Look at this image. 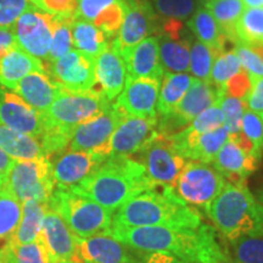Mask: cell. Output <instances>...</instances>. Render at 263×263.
<instances>
[{
	"instance_id": "obj_1",
	"label": "cell",
	"mask_w": 263,
	"mask_h": 263,
	"mask_svg": "<svg viewBox=\"0 0 263 263\" xmlns=\"http://www.w3.org/2000/svg\"><path fill=\"white\" fill-rule=\"evenodd\" d=\"M111 235L139 254L163 252L185 263H218L228 261L216 230L201 224L196 229L168 227H111Z\"/></svg>"
},
{
	"instance_id": "obj_2",
	"label": "cell",
	"mask_w": 263,
	"mask_h": 263,
	"mask_svg": "<svg viewBox=\"0 0 263 263\" xmlns=\"http://www.w3.org/2000/svg\"><path fill=\"white\" fill-rule=\"evenodd\" d=\"M201 224L200 213L184 202L173 188L155 184L118 207L112 215L111 227L196 229Z\"/></svg>"
},
{
	"instance_id": "obj_3",
	"label": "cell",
	"mask_w": 263,
	"mask_h": 263,
	"mask_svg": "<svg viewBox=\"0 0 263 263\" xmlns=\"http://www.w3.org/2000/svg\"><path fill=\"white\" fill-rule=\"evenodd\" d=\"M154 185L143 164L133 157L110 156L72 190L115 212L132 197Z\"/></svg>"
},
{
	"instance_id": "obj_4",
	"label": "cell",
	"mask_w": 263,
	"mask_h": 263,
	"mask_svg": "<svg viewBox=\"0 0 263 263\" xmlns=\"http://www.w3.org/2000/svg\"><path fill=\"white\" fill-rule=\"evenodd\" d=\"M206 213L230 241L242 236H263V206L250 192L246 182H227Z\"/></svg>"
},
{
	"instance_id": "obj_5",
	"label": "cell",
	"mask_w": 263,
	"mask_h": 263,
	"mask_svg": "<svg viewBox=\"0 0 263 263\" xmlns=\"http://www.w3.org/2000/svg\"><path fill=\"white\" fill-rule=\"evenodd\" d=\"M48 205L78 238L111 234L114 212L76 190L55 189Z\"/></svg>"
},
{
	"instance_id": "obj_6",
	"label": "cell",
	"mask_w": 263,
	"mask_h": 263,
	"mask_svg": "<svg viewBox=\"0 0 263 263\" xmlns=\"http://www.w3.org/2000/svg\"><path fill=\"white\" fill-rule=\"evenodd\" d=\"M110 104L111 101L95 90L73 93L62 89L50 107L41 114L44 130H58L71 137L78 124L98 116Z\"/></svg>"
},
{
	"instance_id": "obj_7",
	"label": "cell",
	"mask_w": 263,
	"mask_h": 263,
	"mask_svg": "<svg viewBox=\"0 0 263 263\" xmlns=\"http://www.w3.org/2000/svg\"><path fill=\"white\" fill-rule=\"evenodd\" d=\"M224 95V89H219L209 81L194 78L188 91L172 112L157 118V132L166 137L179 133L202 111L221 103Z\"/></svg>"
},
{
	"instance_id": "obj_8",
	"label": "cell",
	"mask_w": 263,
	"mask_h": 263,
	"mask_svg": "<svg viewBox=\"0 0 263 263\" xmlns=\"http://www.w3.org/2000/svg\"><path fill=\"white\" fill-rule=\"evenodd\" d=\"M5 185L21 202L48 203L55 190L50 160H15Z\"/></svg>"
},
{
	"instance_id": "obj_9",
	"label": "cell",
	"mask_w": 263,
	"mask_h": 263,
	"mask_svg": "<svg viewBox=\"0 0 263 263\" xmlns=\"http://www.w3.org/2000/svg\"><path fill=\"white\" fill-rule=\"evenodd\" d=\"M133 157L145 168L149 178L155 184L174 188L177 178L186 161L174 147L168 137L156 132Z\"/></svg>"
},
{
	"instance_id": "obj_10",
	"label": "cell",
	"mask_w": 263,
	"mask_h": 263,
	"mask_svg": "<svg viewBox=\"0 0 263 263\" xmlns=\"http://www.w3.org/2000/svg\"><path fill=\"white\" fill-rule=\"evenodd\" d=\"M227 180L211 163L189 161L174 184V192L184 202L206 211L217 195L222 192Z\"/></svg>"
},
{
	"instance_id": "obj_11",
	"label": "cell",
	"mask_w": 263,
	"mask_h": 263,
	"mask_svg": "<svg viewBox=\"0 0 263 263\" xmlns=\"http://www.w3.org/2000/svg\"><path fill=\"white\" fill-rule=\"evenodd\" d=\"M126 117L127 115L116 104H110L98 116L78 124L74 128L67 150L95 151L108 157V140L118 124Z\"/></svg>"
},
{
	"instance_id": "obj_12",
	"label": "cell",
	"mask_w": 263,
	"mask_h": 263,
	"mask_svg": "<svg viewBox=\"0 0 263 263\" xmlns=\"http://www.w3.org/2000/svg\"><path fill=\"white\" fill-rule=\"evenodd\" d=\"M49 65L51 80L60 85L62 89L73 93L95 90L97 77L94 58L82 51L71 50Z\"/></svg>"
},
{
	"instance_id": "obj_13",
	"label": "cell",
	"mask_w": 263,
	"mask_h": 263,
	"mask_svg": "<svg viewBox=\"0 0 263 263\" xmlns=\"http://www.w3.org/2000/svg\"><path fill=\"white\" fill-rule=\"evenodd\" d=\"M126 4L122 25L118 29L116 39L111 44L120 55L161 29L159 16L147 0H132L126 2Z\"/></svg>"
},
{
	"instance_id": "obj_14",
	"label": "cell",
	"mask_w": 263,
	"mask_h": 263,
	"mask_svg": "<svg viewBox=\"0 0 263 263\" xmlns=\"http://www.w3.org/2000/svg\"><path fill=\"white\" fill-rule=\"evenodd\" d=\"M12 32L25 51L39 60H47L52 39V15L34 6L20 16Z\"/></svg>"
},
{
	"instance_id": "obj_15",
	"label": "cell",
	"mask_w": 263,
	"mask_h": 263,
	"mask_svg": "<svg viewBox=\"0 0 263 263\" xmlns=\"http://www.w3.org/2000/svg\"><path fill=\"white\" fill-rule=\"evenodd\" d=\"M108 159L95 151H71L51 157V173L55 189H73Z\"/></svg>"
},
{
	"instance_id": "obj_16",
	"label": "cell",
	"mask_w": 263,
	"mask_h": 263,
	"mask_svg": "<svg viewBox=\"0 0 263 263\" xmlns=\"http://www.w3.org/2000/svg\"><path fill=\"white\" fill-rule=\"evenodd\" d=\"M130 250L111 234L76 236V251L71 259L88 263H143Z\"/></svg>"
},
{
	"instance_id": "obj_17",
	"label": "cell",
	"mask_w": 263,
	"mask_h": 263,
	"mask_svg": "<svg viewBox=\"0 0 263 263\" xmlns=\"http://www.w3.org/2000/svg\"><path fill=\"white\" fill-rule=\"evenodd\" d=\"M161 81L151 78H126L123 90L117 97L116 104L127 116L157 118Z\"/></svg>"
},
{
	"instance_id": "obj_18",
	"label": "cell",
	"mask_w": 263,
	"mask_h": 263,
	"mask_svg": "<svg viewBox=\"0 0 263 263\" xmlns=\"http://www.w3.org/2000/svg\"><path fill=\"white\" fill-rule=\"evenodd\" d=\"M157 132V118L127 116L118 124L107 144L110 156H132Z\"/></svg>"
},
{
	"instance_id": "obj_19",
	"label": "cell",
	"mask_w": 263,
	"mask_h": 263,
	"mask_svg": "<svg viewBox=\"0 0 263 263\" xmlns=\"http://www.w3.org/2000/svg\"><path fill=\"white\" fill-rule=\"evenodd\" d=\"M0 123L34 138L44 132L42 115L32 108L17 94L0 85Z\"/></svg>"
},
{
	"instance_id": "obj_20",
	"label": "cell",
	"mask_w": 263,
	"mask_h": 263,
	"mask_svg": "<svg viewBox=\"0 0 263 263\" xmlns=\"http://www.w3.org/2000/svg\"><path fill=\"white\" fill-rule=\"evenodd\" d=\"M95 90L108 101L116 99L123 90L127 78V68L122 57L112 45H108L95 59Z\"/></svg>"
},
{
	"instance_id": "obj_21",
	"label": "cell",
	"mask_w": 263,
	"mask_h": 263,
	"mask_svg": "<svg viewBox=\"0 0 263 263\" xmlns=\"http://www.w3.org/2000/svg\"><path fill=\"white\" fill-rule=\"evenodd\" d=\"M126 65L127 78H151L162 81L164 71L160 62L159 39L147 37L121 54Z\"/></svg>"
},
{
	"instance_id": "obj_22",
	"label": "cell",
	"mask_w": 263,
	"mask_h": 263,
	"mask_svg": "<svg viewBox=\"0 0 263 263\" xmlns=\"http://www.w3.org/2000/svg\"><path fill=\"white\" fill-rule=\"evenodd\" d=\"M39 240L54 263L67 261L73 257L76 251V235L66 226L64 219L50 207L43 221Z\"/></svg>"
},
{
	"instance_id": "obj_23",
	"label": "cell",
	"mask_w": 263,
	"mask_h": 263,
	"mask_svg": "<svg viewBox=\"0 0 263 263\" xmlns=\"http://www.w3.org/2000/svg\"><path fill=\"white\" fill-rule=\"evenodd\" d=\"M257 161L232 139H228L211 164L223 174L227 182L238 184L246 182V178L257 167Z\"/></svg>"
},
{
	"instance_id": "obj_24",
	"label": "cell",
	"mask_w": 263,
	"mask_h": 263,
	"mask_svg": "<svg viewBox=\"0 0 263 263\" xmlns=\"http://www.w3.org/2000/svg\"><path fill=\"white\" fill-rule=\"evenodd\" d=\"M31 73H45L44 64L32 57L20 45L10 48L0 54V85L14 90L22 78Z\"/></svg>"
},
{
	"instance_id": "obj_25",
	"label": "cell",
	"mask_w": 263,
	"mask_h": 263,
	"mask_svg": "<svg viewBox=\"0 0 263 263\" xmlns=\"http://www.w3.org/2000/svg\"><path fill=\"white\" fill-rule=\"evenodd\" d=\"M61 90L60 85L45 73H31L22 78L12 91L32 108L43 114L50 107Z\"/></svg>"
},
{
	"instance_id": "obj_26",
	"label": "cell",
	"mask_w": 263,
	"mask_h": 263,
	"mask_svg": "<svg viewBox=\"0 0 263 263\" xmlns=\"http://www.w3.org/2000/svg\"><path fill=\"white\" fill-rule=\"evenodd\" d=\"M171 139V138H170ZM229 139V133L224 127H218L216 129L200 134L192 140L174 141V147L184 159L190 161H199L203 163H212L221 147Z\"/></svg>"
},
{
	"instance_id": "obj_27",
	"label": "cell",
	"mask_w": 263,
	"mask_h": 263,
	"mask_svg": "<svg viewBox=\"0 0 263 263\" xmlns=\"http://www.w3.org/2000/svg\"><path fill=\"white\" fill-rule=\"evenodd\" d=\"M0 149L15 160H34L47 157L41 140L0 123Z\"/></svg>"
},
{
	"instance_id": "obj_28",
	"label": "cell",
	"mask_w": 263,
	"mask_h": 263,
	"mask_svg": "<svg viewBox=\"0 0 263 263\" xmlns=\"http://www.w3.org/2000/svg\"><path fill=\"white\" fill-rule=\"evenodd\" d=\"M159 52L160 62L164 72L185 73L190 65V45L185 39H173L160 34Z\"/></svg>"
},
{
	"instance_id": "obj_29",
	"label": "cell",
	"mask_w": 263,
	"mask_h": 263,
	"mask_svg": "<svg viewBox=\"0 0 263 263\" xmlns=\"http://www.w3.org/2000/svg\"><path fill=\"white\" fill-rule=\"evenodd\" d=\"M186 26L200 42L216 52L217 57L224 51L226 37L205 6L197 8L189 21L186 22Z\"/></svg>"
},
{
	"instance_id": "obj_30",
	"label": "cell",
	"mask_w": 263,
	"mask_h": 263,
	"mask_svg": "<svg viewBox=\"0 0 263 263\" xmlns=\"http://www.w3.org/2000/svg\"><path fill=\"white\" fill-rule=\"evenodd\" d=\"M48 203L38 201H25L22 202V218L21 222L10 239L11 244H28V242L38 240L41 234L43 221L47 210Z\"/></svg>"
},
{
	"instance_id": "obj_31",
	"label": "cell",
	"mask_w": 263,
	"mask_h": 263,
	"mask_svg": "<svg viewBox=\"0 0 263 263\" xmlns=\"http://www.w3.org/2000/svg\"><path fill=\"white\" fill-rule=\"evenodd\" d=\"M194 77L188 73L164 72L157 100V116L172 112L190 88Z\"/></svg>"
},
{
	"instance_id": "obj_32",
	"label": "cell",
	"mask_w": 263,
	"mask_h": 263,
	"mask_svg": "<svg viewBox=\"0 0 263 263\" xmlns=\"http://www.w3.org/2000/svg\"><path fill=\"white\" fill-rule=\"evenodd\" d=\"M72 42L78 51L97 59L108 47L107 38L94 24L74 17L71 26Z\"/></svg>"
},
{
	"instance_id": "obj_33",
	"label": "cell",
	"mask_w": 263,
	"mask_h": 263,
	"mask_svg": "<svg viewBox=\"0 0 263 263\" xmlns=\"http://www.w3.org/2000/svg\"><path fill=\"white\" fill-rule=\"evenodd\" d=\"M203 5L215 18L223 35L236 42L235 26L245 10L241 0H207Z\"/></svg>"
},
{
	"instance_id": "obj_34",
	"label": "cell",
	"mask_w": 263,
	"mask_h": 263,
	"mask_svg": "<svg viewBox=\"0 0 263 263\" xmlns=\"http://www.w3.org/2000/svg\"><path fill=\"white\" fill-rule=\"evenodd\" d=\"M22 218V202L6 185L0 186V240H10Z\"/></svg>"
},
{
	"instance_id": "obj_35",
	"label": "cell",
	"mask_w": 263,
	"mask_h": 263,
	"mask_svg": "<svg viewBox=\"0 0 263 263\" xmlns=\"http://www.w3.org/2000/svg\"><path fill=\"white\" fill-rule=\"evenodd\" d=\"M236 41L263 47V8H248L235 26Z\"/></svg>"
},
{
	"instance_id": "obj_36",
	"label": "cell",
	"mask_w": 263,
	"mask_h": 263,
	"mask_svg": "<svg viewBox=\"0 0 263 263\" xmlns=\"http://www.w3.org/2000/svg\"><path fill=\"white\" fill-rule=\"evenodd\" d=\"M223 123H224V115H223L222 108L219 107V104H216L212 105L211 107L206 108L199 116L194 118L185 129L168 138L174 141L192 140L194 138L199 137L200 134L222 127Z\"/></svg>"
},
{
	"instance_id": "obj_37",
	"label": "cell",
	"mask_w": 263,
	"mask_h": 263,
	"mask_svg": "<svg viewBox=\"0 0 263 263\" xmlns=\"http://www.w3.org/2000/svg\"><path fill=\"white\" fill-rule=\"evenodd\" d=\"M74 16L52 15V39L48 62H54L72 50V32L71 26Z\"/></svg>"
},
{
	"instance_id": "obj_38",
	"label": "cell",
	"mask_w": 263,
	"mask_h": 263,
	"mask_svg": "<svg viewBox=\"0 0 263 263\" xmlns=\"http://www.w3.org/2000/svg\"><path fill=\"white\" fill-rule=\"evenodd\" d=\"M241 70V64L234 50L223 51L213 61L209 82L219 89H224L227 82Z\"/></svg>"
},
{
	"instance_id": "obj_39",
	"label": "cell",
	"mask_w": 263,
	"mask_h": 263,
	"mask_svg": "<svg viewBox=\"0 0 263 263\" xmlns=\"http://www.w3.org/2000/svg\"><path fill=\"white\" fill-rule=\"evenodd\" d=\"M217 54L211 48L207 47L200 41H195L190 48V65L189 71L194 78L201 81H209L213 61Z\"/></svg>"
},
{
	"instance_id": "obj_40",
	"label": "cell",
	"mask_w": 263,
	"mask_h": 263,
	"mask_svg": "<svg viewBox=\"0 0 263 263\" xmlns=\"http://www.w3.org/2000/svg\"><path fill=\"white\" fill-rule=\"evenodd\" d=\"M197 10V0H154V11L163 20L184 21Z\"/></svg>"
},
{
	"instance_id": "obj_41",
	"label": "cell",
	"mask_w": 263,
	"mask_h": 263,
	"mask_svg": "<svg viewBox=\"0 0 263 263\" xmlns=\"http://www.w3.org/2000/svg\"><path fill=\"white\" fill-rule=\"evenodd\" d=\"M234 52L241 67L248 72L250 80L263 77V47H252L245 43L234 42Z\"/></svg>"
},
{
	"instance_id": "obj_42",
	"label": "cell",
	"mask_w": 263,
	"mask_h": 263,
	"mask_svg": "<svg viewBox=\"0 0 263 263\" xmlns=\"http://www.w3.org/2000/svg\"><path fill=\"white\" fill-rule=\"evenodd\" d=\"M12 263H54L41 240L28 244H9Z\"/></svg>"
},
{
	"instance_id": "obj_43",
	"label": "cell",
	"mask_w": 263,
	"mask_h": 263,
	"mask_svg": "<svg viewBox=\"0 0 263 263\" xmlns=\"http://www.w3.org/2000/svg\"><path fill=\"white\" fill-rule=\"evenodd\" d=\"M232 242L239 263H263V236H242Z\"/></svg>"
},
{
	"instance_id": "obj_44",
	"label": "cell",
	"mask_w": 263,
	"mask_h": 263,
	"mask_svg": "<svg viewBox=\"0 0 263 263\" xmlns=\"http://www.w3.org/2000/svg\"><path fill=\"white\" fill-rule=\"evenodd\" d=\"M219 107L222 108L223 115H224L223 127L228 132L229 136L241 132V120L246 108L245 101L242 99L226 94L219 103Z\"/></svg>"
},
{
	"instance_id": "obj_45",
	"label": "cell",
	"mask_w": 263,
	"mask_h": 263,
	"mask_svg": "<svg viewBox=\"0 0 263 263\" xmlns=\"http://www.w3.org/2000/svg\"><path fill=\"white\" fill-rule=\"evenodd\" d=\"M126 2L121 0L110 8L105 9L94 21V25L104 33L105 37L111 38L118 32L126 14Z\"/></svg>"
},
{
	"instance_id": "obj_46",
	"label": "cell",
	"mask_w": 263,
	"mask_h": 263,
	"mask_svg": "<svg viewBox=\"0 0 263 263\" xmlns=\"http://www.w3.org/2000/svg\"><path fill=\"white\" fill-rule=\"evenodd\" d=\"M241 133L252 141L258 154L263 150V118L261 115L245 108L241 120Z\"/></svg>"
},
{
	"instance_id": "obj_47",
	"label": "cell",
	"mask_w": 263,
	"mask_h": 263,
	"mask_svg": "<svg viewBox=\"0 0 263 263\" xmlns=\"http://www.w3.org/2000/svg\"><path fill=\"white\" fill-rule=\"evenodd\" d=\"M32 8L28 0H0V28L12 29L20 16Z\"/></svg>"
},
{
	"instance_id": "obj_48",
	"label": "cell",
	"mask_w": 263,
	"mask_h": 263,
	"mask_svg": "<svg viewBox=\"0 0 263 263\" xmlns=\"http://www.w3.org/2000/svg\"><path fill=\"white\" fill-rule=\"evenodd\" d=\"M121 0H77L74 17L94 24V21L105 9L110 8Z\"/></svg>"
},
{
	"instance_id": "obj_49",
	"label": "cell",
	"mask_w": 263,
	"mask_h": 263,
	"mask_svg": "<svg viewBox=\"0 0 263 263\" xmlns=\"http://www.w3.org/2000/svg\"><path fill=\"white\" fill-rule=\"evenodd\" d=\"M34 6L49 15L74 16L77 0H37Z\"/></svg>"
},
{
	"instance_id": "obj_50",
	"label": "cell",
	"mask_w": 263,
	"mask_h": 263,
	"mask_svg": "<svg viewBox=\"0 0 263 263\" xmlns=\"http://www.w3.org/2000/svg\"><path fill=\"white\" fill-rule=\"evenodd\" d=\"M250 89H251V81L245 70H241L239 73L233 76L224 85L227 95L242 99L244 101L246 100Z\"/></svg>"
},
{
	"instance_id": "obj_51",
	"label": "cell",
	"mask_w": 263,
	"mask_h": 263,
	"mask_svg": "<svg viewBox=\"0 0 263 263\" xmlns=\"http://www.w3.org/2000/svg\"><path fill=\"white\" fill-rule=\"evenodd\" d=\"M251 89L246 97L245 104L249 110L254 111L258 115H263V77L252 78Z\"/></svg>"
},
{
	"instance_id": "obj_52",
	"label": "cell",
	"mask_w": 263,
	"mask_h": 263,
	"mask_svg": "<svg viewBox=\"0 0 263 263\" xmlns=\"http://www.w3.org/2000/svg\"><path fill=\"white\" fill-rule=\"evenodd\" d=\"M15 159L10 157L5 151L0 149V186L5 185L8 182V176L11 167L14 166Z\"/></svg>"
},
{
	"instance_id": "obj_53",
	"label": "cell",
	"mask_w": 263,
	"mask_h": 263,
	"mask_svg": "<svg viewBox=\"0 0 263 263\" xmlns=\"http://www.w3.org/2000/svg\"><path fill=\"white\" fill-rule=\"evenodd\" d=\"M17 45L12 29L0 28V54Z\"/></svg>"
},
{
	"instance_id": "obj_54",
	"label": "cell",
	"mask_w": 263,
	"mask_h": 263,
	"mask_svg": "<svg viewBox=\"0 0 263 263\" xmlns=\"http://www.w3.org/2000/svg\"><path fill=\"white\" fill-rule=\"evenodd\" d=\"M9 244L10 240H5L3 244L0 245V263H12L11 256H10L9 251Z\"/></svg>"
},
{
	"instance_id": "obj_55",
	"label": "cell",
	"mask_w": 263,
	"mask_h": 263,
	"mask_svg": "<svg viewBox=\"0 0 263 263\" xmlns=\"http://www.w3.org/2000/svg\"><path fill=\"white\" fill-rule=\"evenodd\" d=\"M241 2L248 8H263V0H241Z\"/></svg>"
},
{
	"instance_id": "obj_56",
	"label": "cell",
	"mask_w": 263,
	"mask_h": 263,
	"mask_svg": "<svg viewBox=\"0 0 263 263\" xmlns=\"http://www.w3.org/2000/svg\"><path fill=\"white\" fill-rule=\"evenodd\" d=\"M257 200L259 202H261V205L263 206V189L259 190V192L257 193Z\"/></svg>"
},
{
	"instance_id": "obj_57",
	"label": "cell",
	"mask_w": 263,
	"mask_h": 263,
	"mask_svg": "<svg viewBox=\"0 0 263 263\" xmlns=\"http://www.w3.org/2000/svg\"><path fill=\"white\" fill-rule=\"evenodd\" d=\"M60 263H88V262H83V261H73V259H67V261H62Z\"/></svg>"
},
{
	"instance_id": "obj_58",
	"label": "cell",
	"mask_w": 263,
	"mask_h": 263,
	"mask_svg": "<svg viewBox=\"0 0 263 263\" xmlns=\"http://www.w3.org/2000/svg\"><path fill=\"white\" fill-rule=\"evenodd\" d=\"M171 263H185V262L180 261V259H178L177 257H174V258L172 259V262H171Z\"/></svg>"
},
{
	"instance_id": "obj_59",
	"label": "cell",
	"mask_w": 263,
	"mask_h": 263,
	"mask_svg": "<svg viewBox=\"0 0 263 263\" xmlns=\"http://www.w3.org/2000/svg\"><path fill=\"white\" fill-rule=\"evenodd\" d=\"M199 2H200V3H202V4H205V3L207 2V0H199Z\"/></svg>"
},
{
	"instance_id": "obj_60",
	"label": "cell",
	"mask_w": 263,
	"mask_h": 263,
	"mask_svg": "<svg viewBox=\"0 0 263 263\" xmlns=\"http://www.w3.org/2000/svg\"><path fill=\"white\" fill-rule=\"evenodd\" d=\"M29 2H31V3H32V4H33V5H34V3H35V2H37V0H29Z\"/></svg>"
},
{
	"instance_id": "obj_61",
	"label": "cell",
	"mask_w": 263,
	"mask_h": 263,
	"mask_svg": "<svg viewBox=\"0 0 263 263\" xmlns=\"http://www.w3.org/2000/svg\"><path fill=\"white\" fill-rule=\"evenodd\" d=\"M218 263H230L229 261H223V262H218Z\"/></svg>"
},
{
	"instance_id": "obj_62",
	"label": "cell",
	"mask_w": 263,
	"mask_h": 263,
	"mask_svg": "<svg viewBox=\"0 0 263 263\" xmlns=\"http://www.w3.org/2000/svg\"><path fill=\"white\" fill-rule=\"evenodd\" d=\"M126 2H132V0H126ZM133 2H137V0H133Z\"/></svg>"
},
{
	"instance_id": "obj_63",
	"label": "cell",
	"mask_w": 263,
	"mask_h": 263,
	"mask_svg": "<svg viewBox=\"0 0 263 263\" xmlns=\"http://www.w3.org/2000/svg\"><path fill=\"white\" fill-rule=\"evenodd\" d=\"M262 118H263V115H262Z\"/></svg>"
}]
</instances>
